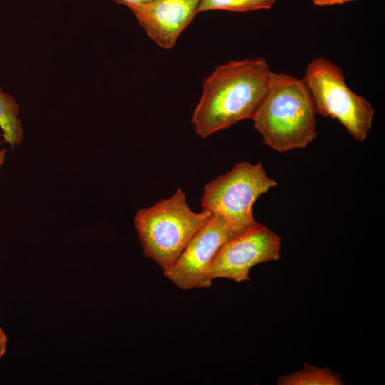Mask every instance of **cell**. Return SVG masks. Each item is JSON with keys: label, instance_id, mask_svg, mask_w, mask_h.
Listing matches in <instances>:
<instances>
[{"label": "cell", "instance_id": "cell-1", "mask_svg": "<svg viewBox=\"0 0 385 385\" xmlns=\"http://www.w3.org/2000/svg\"><path fill=\"white\" fill-rule=\"evenodd\" d=\"M263 58L232 60L203 82L191 122L205 138L247 118L252 119L267 89L271 73Z\"/></svg>", "mask_w": 385, "mask_h": 385}, {"label": "cell", "instance_id": "cell-2", "mask_svg": "<svg viewBox=\"0 0 385 385\" xmlns=\"http://www.w3.org/2000/svg\"><path fill=\"white\" fill-rule=\"evenodd\" d=\"M316 110L302 78L271 71L252 120L265 145L279 152L305 148L316 138Z\"/></svg>", "mask_w": 385, "mask_h": 385}, {"label": "cell", "instance_id": "cell-3", "mask_svg": "<svg viewBox=\"0 0 385 385\" xmlns=\"http://www.w3.org/2000/svg\"><path fill=\"white\" fill-rule=\"evenodd\" d=\"M210 216L207 210L192 211L178 188L172 197L138 210L134 224L144 255L165 272Z\"/></svg>", "mask_w": 385, "mask_h": 385}, {"label": "cell", "instance_id": "cell-4", "mask_svg": "<svg viewBox=\"0 0 385 385\" xmlns=\"http://www.w3.org/2000/svg\"><path fill=\"white\" fill-rule=\"evenodd\" d=\"M276 185L260 163L242 161L204 186L201 205L211 215L222 217L237 236L258 223L253 205Z\"/></svg>", "mask_w": 385, "mask_h": 385}, {"label": "cell", "instance_id": "cell-5", "mask_svg": "<svg viewBox=\"0 0 385 385\" xmlns=\"http://www.w3.org/2000/svg\"><path fill=\"white\" fill-rule=\"evenodd\" d=\"M302 80L317 113L337 120L356 140L365 141L372 125L374 108L348 87L340 67L326 58H314Z\"/></svg>", "mask_w": 385, "mask_h": 385}, {"label": "cell", "instance_id": "cell-6", "mask_svg": "<svg viewBox=\"0 0 385 385\" xmlns=\"http://www.w3.org/2000/svg\"><path fill=\"white\" fill-rule=\"evenodd\" d=\"M280 250L281 238L270 228L257 223L220 247L210 262L208 278L211 281L216 278L237 282L249 281V272L253 266L278 260Z\"/></svg>", "mask_w": 385, "mask_h": 385}, {"label": "cell", "instance_id": "cell-7", "mask_svg": "<svg viewBox=\"0 0 385 385\" xmlns=\"http://www.w3.org/2000/svg\"><path fill=\"white\" fill-rule=\"evenodd\" d=\"M235 236L222 217L211 215L164 272L165 277L183 290L210 287L212 281L207 276L210 262L220 247Z\"/></svg>", "mask_w": 385, "mask_h": 385}, {"label": "cell", "instance_id": "cell-8", "mask_svg": "<svg viewBox=\"0 0 385 385\" xmlns=\"http://www.w3.org/2000/svg\"><path fill=\"white\" fill-rule=\"evenodd\" d=\"M201 0H154L131 5L133 13L148 36L162 48L170 49L180 34L198 14Z\"/></svg>", "mask_w": 385, "mask_h": 385}, {"label": "cell", "instance_id": "cell-9", "mask_svg": "<svg viewBox=\"0 0 385 385\" xmlns=\"http://www.w3.org/2000/svg\"><path fill=\"white\" fill-rule=\"evenodd\" d=\"M0 128L4 141L14 148L23 140V128L19 118V104L0 86Z\"/></svg>", "mask_w": 385, "mask_h": 385}, {"label": "cell", "instance_id": "cell-10", "mask_svg": "<svg viewBox=\"0 0 385 385\" xmlns=\"http://www.w3.org/2000/svg\"><path fill=\"white\" fill-rule=\"evenodd\" d=\"M277 384L342 385L344 383L341 379V376L332 372L329 369H321L305 363L303 369L280 376Z\"/></svg>", "mask_w": 385, "mask_h": 385}, {"label": "cell", "instance_id": "cell-11", "mask_svg": "<svg viewBox=\"0 0 385 385\" xmlns=\"http://www.w3.org/2000/svg\"><path fill=\"white\" fill-rule=\"evenodd\" d=\"M276 0H201L197 13L211 10L250 11L270 9Z\"/></svg>", "mask_w": 385, "mask_h": 385}, {"label": "cell", "instance_id": "cell-12", "mask_svg": "<svg viewBox=\"0 0 385 385\" xmlns=\"http://www.w3.org/2000/svg\"><path fill=\"white\" fill-rule=\"evenodd\" d=\"M357 0H312L314 5L317 6L342 4Z\"/></svg>", "mask_w": 385, "mask_h": 385}, {"label": "cell", "instance_id": "cell-13", "mask_svg": "<svg viewBox=\"0 0 385 385\" xmlns=\"http://www.w3.org/2000/svg\"><path fill=\"white\" fill-rule=\"evenodd\" d=\"M8 342V337L4 331L0 327V358H1L6 351Z\"/></svg>", "mask_w": 385, "mask_h": 385}, {"label": "cell", "instance_id": "cell-14", "mask_svg": "<svg viewBox=\"0 0 385 385\" xmlns=\"http://www.w3.org/2000/svg\"><path fill=\"white\" fill-rule=\"evenodd\" d=\"M116 3L123 4L128 7L131 5L147 4L154 0H114Z\"/></svg>", "mask_w": 385, "mask_h": 385}, {"label": "cell", "instance_id": "cell-15", "mask_svg": "<svg viewBox=\"0 0 385 385\" xmlns=\"http://www.w3.org/2000/svg\"><path fill=\"white\" fill-rule=\"evenodd\" d=\"M6 150H0V168L4 161Z\"/></svg>", "mask_w": 385, "mask_h": 385}]
</instances>
